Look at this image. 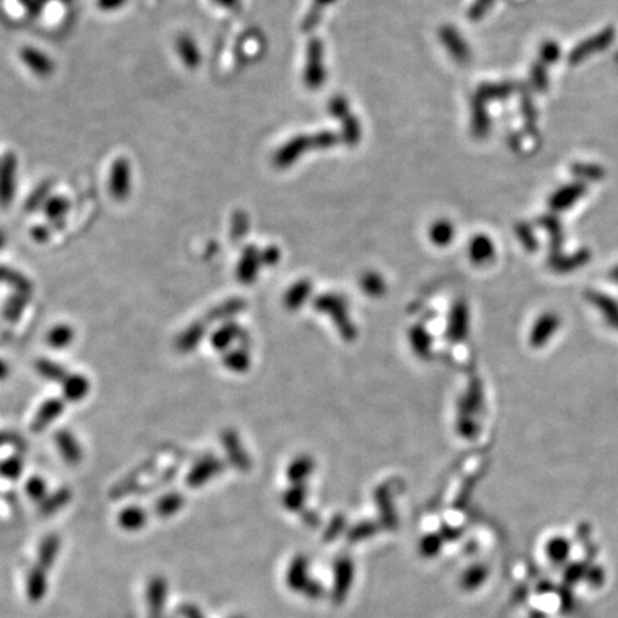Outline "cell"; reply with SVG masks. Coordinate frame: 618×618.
I'll return each mask as SVG.
<instances>
[{"label":"cell","instance_id":"7402d4cb","mask_svg":"<svg viewBox=\"0 0 618 618\" xmlns=\"http://www.w3.org/2000/svg\"><path fill=\"white\" fill-rule=\"evenodd\" d=\"M491 251H493V246H491L487 238H477L471 245V255L476 261H484L489 258Z\"/></svg>","mask_w":618,"mask_h":618},{"label":"cell","instance_id":"e575fe53","mask_svg":"<svg viewBox=\"0 0 618 618\" xmlns=\"http://www.w3.org/2000/svg\"><path fill=\"white\" fill-rule=\"evenodd\" d=\"M232 618H244V617H232Z\"/></svg>","mask_w":618,"mask_h":618},{"label":"cell","instance_id":"8fae6325","mask_svg":"<svg viewBox=\"0 0 618 618\" xmlns=\"http://www.w3.org/2000/svg\"><path fill=\"white\" fill-rule=\"evenodd\" d=\"M440 39L457 61L464 62L467 59L468 47L456 29H452L451 26H444L440 30Z\"/></svg>","mask_w":618,"mask_h":618},{"label":"cell","instance_id":"2e32d148","mask_svg":"<svg viewBox=\"0 0 618 618\" xmlns=\"http://www.w3.org/2000/svg\"><path fill=\"white\" fill-rule=\"evenodd\" d=\"M59 551V540L56 537H49L39 550V558H38V566L46 571H49V568L53 566L54 558H56Z\"/></svg>","mask_w":618,"mask_h":618},{"label":"cell","instance_id":"e0dca14e","mask_svg":"<svg viewBox=\"0 0 618 618\" xmlns=\"http://www.w3.org/2000/svg\"><path fill=\"white\" fill-rule=\"evenodd\" d=\"M454 236V228L448 221H438L434 222L429 229V238L432 244L438 246H445L452 241Z\"/></svg>","mask_w":618,"mask_h":618},{"label":"cell","instance_id":"9c48e42d","mask_svg":"<svg viewBox=\"0 0 618 618\" xmlns=\"http://www.w3.org/2000/svg\"><path fill=\"white\" fill-rule=\"evenodd\" d=\"M308 571H309L308 558L305 555H297L292 561H290L286 571L285 579L288 588L295 593H302L305 586L308 584V581L311 579Z\"/></svg>","mask_w":618,"mask_h":618},{"label":"cell","instance_id":"30bf717a","mask_svg":"<svg viewBox=\"0 0 618 618\" xmlns=\"http://www.w3.org/2000/svg\"><path fill=\"white\" fill-rule=\"evenodd\" d=\"M176 52L188 69H196L202 62V54L195 39L189 34H180L176 39Z\"/></svg>","mask_w":618,"mask_h":618},{"label":"cell","instance_id":"836d02e7","mask_svg":"<svg viewBox=\"0 0 618 618\" xmlns=\"http://www.w3.org/2000/svg\"><path fill=\"white\" fill-rule=\"evenodd\" d=\"M2 244H3V235L0 233V245H2Z\"/></svg>","mask_w":618,"mask_h":618},{"label":"cell","instance_id":"f546056e","mask_svg":"<svg viewBox=\"0 0 618 618\" xmlns=\"http://www.w3.org/2000/svg\"><path fill=\"white\" fill-rule=\"evenodd\" d=\"M33 236L38 241H46L49 236V231H47V228H43V226H36V228H33Z\"/></svg>","mask_w":618,"mask_h":618},{"label":"cell","instance_id":"ba28073f","mask_svg":"<svg viewBox=\"0 0 618 618\" xmlns=\"http://www.w3.org/2000/svg\"><path fill=\"white\" fill-rule=\"evenodd\" d=\"M168 598V583L163 577H153L147 590V599L151 618H160Z\"/></svg>","mask_w":618,"mask_h":618},{"label":"cell","instance_id":"4316f807","mask_svg":"<svg viewBox=\"0 0 618 618\" xmlns=\"http://www.w3.org/2000/svg\"><path fill=\"white\" fill-rule=\"evenodd\" d=\"M179 505H180V501L178 498H175V497H171V498H168L167 501H163L159 505V513L163 514V515L172 514V513H175L178 510Z\"/></svg>","mask_w":618,"mask_h":618},{"label":"cell","instance_id":"d4e9b609","mask_svg":"<svg viewBox=\"0 0 618 618\" xmlns=\"http://www.w3.org/2000/svg\"><path fill=\"white\" fill-rule=\"evenodd\" d=\"M19 2L23 5V8L28 10L29 16L32 17H39L42 14L43 10V5L39 2V0H19Z\"/></svg>","mask_w":618,"mask_h":618},{"label":"cell","instance_id":"4fadbf2b","mask_svg":"<svg viewBox=\"0 0 618 618\" xmlns=\"http://www.w3.org/2000/svg\"><path fill=\"white\" fill-rule=\"evenodd\" d=\"M332 3H335V0H314L311 8H309V10L306 12V14L302 19V23H301L302 32L309 33V32L315 30L322 21L325 9L331 6Z\"/></svg>","mask_w":618,"mask_h":618},{"label":"cell","instance_id":"7a4b0ae2","mask_svg":"<svg viewBox=\"0 0 618 618\" xmlns=\"http://www.w3.org/2000/svg\"><path fill=\"white\" fill-rule=\"evenodd\" d=\"M328 114L338 119L342 125L341 129V142L347 147H356L362 139V128L359 119L351 112V106L348 99L343 95H335L328 100Z\"/></svg>","mask_w":618,"mask_h":618},{"label":"cell","instance_id":"44dd1931","mask_svg":"<svg viewBox=\"0 0 618 618\" xmlns=\"http://www.w3.org/2000/svg\"><path fill=\"white\" fill-rule=\"evenodd\" d=\"M443 548V540L440 535L429 534L425 535L420 542V554L425 558H434L438 555Z\"/></svg>","mask_w":618,"mask_h":618},{"label":"cell","instance_id":"f1b7e54d","mask_svg":"<svg viewBox=\"0 0 618 618\" xmlns=\"http://www.w3.org/2000/svg\"><path fill=\"white\" fill-rule=\"evenodd\" d=\"M179 614H180L182 617H184V618H205L204 614L201 612V610H199V608H198L196 606H193V604L180 606Z\"/></svg>","mask_w":618,"mask_h":618},{"label":"cell","instance_id":"5b68a950","mask_svg":"<svg viewBox=\"0 0 618 618\" xmlns=\"http://www.w3.org/2000/svg\"><path fill=\"white\" fill-rule=\"evenodd\" d=\"M131 163L128 159L118 158L111 167L109 173V192L116 201L128 199L132 189Z\"/></svg>","mask_w":618,"mask_h":618},{"label":"cell","instance_id":"5bb4252c","mask_svg":"<svg viewBox=\"0 0 618 618\" xmlns=\"http://www.w3.org/2000/svg\"><path fill=\"white\" fill-rule=\"evenodd\" d=\"M488 577V568L482 564H476L465 570L461 577V586L467 591H474L480 588Z\"/></svg>","mask_w":618,"mask_h":618},{"label":"cell","instance_id":"7c38bea8","mask_svg":"<svg viewBox=\"0 0 618 618\" xmlns=\"http://www.w3.org/2000/svg\"><path fill=\"white\" fill-rule=\"evenodd\" d=\"M28 597L30 601L39 603L47 591V571L36 566L28 575Z\"/></svg>","mask_w":618,"mask_h":618},{"label":"cell","instance_id":"52a82bcc","mask_svg":"<svg viewBox=\"0 0 618 618\" xmlns=\"http://www.w3.org/2000/svg\"><path fill=\"white\" fill-rule=\"evenodd\" d=\"M21 59L34 75L41 78L50 76L54 70V63L47 54L32 46H25L21 49Z\"/></svg>","mask_w":618,"mask_h":618},{"label":"cell","instance_id":"cb8c5ba5","mask_svg":"<svg viewBox=\"0 0 618 618\" xmlns=\"http://www.w3.org/2000/svg\"><path fill=\"white\" fill-rule=\"evenodd\" d=\"M372 533H374V526H372V525H370V524H367V525H359L358 529H354V530L350 533L348 540H350L351 542H356V541H359V540H363V538L370 537Z\"/></svg>","mask_w":618,"mask_h":618},{"label":"cell","instance_id":"ac0fdd59","mask_svg":"<svg viewBox=\"0 0 618 618\" xmlns=\"http://www.w3.org/2000/svg\"><path fill=\"white\" fill-rule=\"evenodd\" d=\"M53 188V182L52 180H45L42 184L36 188L30 196L28 198L26 201V211L32 212L36 211L39 206H42L43 204H46V201L49 199V195L52 192Z\"/></svg>","mask_w":618,"mask_h":618},{"label":"cell","instance_id":"277c9868","mask_svg":"<svg viewBox=\"0 0 618 618\" xmlns=\"http://www.w3.org/2000/svg\"><path fill=\"white\" fill-rule=\"evenodd\" d=\"M355 575V567L351 558L342 557L338 558L334 564V586L331 591V599L337 604L341 606L345 603V599L348 597V593L354 583Z\"/></svg>","mask_w":618,"mask_h":618},{"label":"cell","instance_id":"4dcf8cb0","mask_svg":"<svg viewBox=\"0 0 618 618\" xmlns=\"http://www.w3.org/2000/svg\"><path fill=\"white\" fill-rule=\"evenodd\" d=\"M213 2L220 3L221 6H225V8H233V6H236V3H238V0H213Z\"/></svg>","mask_w":618,"mask_h":618},{"label":"cell","instance_id":"603a6c76","mask_svg":"<svg viewBox=\"0 0 618 618\" xmlns=\"http://www.w3.org/2000/svg\"><path fill=\"white\" fill-rule=\"evenodd\" d=\"M302 593H303L305 597L309 598V599H319V598H322L323 594H325V587L322 586V583H319L318 579L311 578V579L308 581V584L305 586V588H303Z\"/></svg>","mask_w":618,"mask_h":618},{"label":"cell","instance_id":"d6a6232c","mask_svg":"<svg viewBox=\"0 0 618 618\" xmlns=\"http://www.w3.org/2000/svg\"><path fill=\"white\" fill-rule=\"evenodd\" d=\"M39 2H41V3L43 5V6H45V5H47V3L50 2V0H39Z\"/></svg>","mask_w":618,"mask_h":618},{"label":"cell","instance_id":"83f0119b","mask_svg":"<svg viewBox=\"0 0 618 618\" xmlns=\"http://www.w3.org/2000/svg\"><path fill=\"white\" fill-rule=\"evenodd\" d=\"M126 2H128V0H98L96 5L103 12H112L126 5Z\"/></svg>","mask_w":618,"mask_h":618},{"label":"cell","instance_id":"484cf974","mask_svg":"<svg viewBox=\"0 0 618 618\" xmlns=\"http://www.w3.org/2000/svg\"><path fill=\"white\" fill-rule=\"evenodd\" d=\"M587 579H588V583H590L593 587H599V586H601V584L604 583L606 575H604V573H603L601 568L595 567V568H591V570L587 573Z\"/></svg>","mask_w":618,"mask_h":618},{"label":"cell","instance_id":"9a60e30c","mask_svg":"<svg viewBox=\"0 0 618 618\" xmlns=\"http://www.w3.org/2000/svg\"><path fill=\"white\" fill-rule=\"evenodd\" d=\"M545 551H547V555L553 562H555V564H562V562L567 561L570 555V544L562 537H555L547 542Z\"/></svg>","mask_w":618,"mask_h":618},{"label":"cell","instance_id":"8992f818","mask_svg":"<svg viewBox=\"0 0 618 618\" xmlns=\"http://www.w3.org/2000/svg\"><path fill=\"white\" fill-rule=\"evenodd\" d=\"M17 158L13 152H8L0 159V206L8 208L16 193Z\"/></svg>","mask_w":618,"mask_h":618},{"label":"cell","instance_id":"1f68e13d","mask_svg":"<svg viewBox=\"0 0 618 618\" xmlns=\"http://www.w3.org/2000/svg\"><path fill=\"white\" fill-rule=\"evenodd\" d=\"M59 2H62L63 5H72L74 3V0H59Z\"/></svg>","mask_w":618,"mask_h":618},{"label":"cell","instance_id":"6da1fadb","mask_svg":"<svg viewBox=\"0 0 618 618\" xmlns=\"http://www.w3.org/2000/svg\"><path fill=\"white\" fill-rule=\"evenodd\" d=\"M341 142L338 134L332 131H319L311 135H297L286 140L272 156V165L278 169H286L311 151H328Z\"/></svg>","mask_w":618,"mask_h":618},{"label":"cell","instance_id":"3957f363","mask_svg":"<svg viewBox=\"0 0 618 618\" xmlns=\"http://www.w3.org/2000/svg\"><path fill=\"white\" fill-rule=\"evenodd\" d=\"M302 82L311 90L321 89L326 82L325 47L319 38H311L306 45Z\"/></svg>","mask_w":618,"mask_h":618},{"label":"cell","instance_id":"d6986e66","mask_svg":"<svg viewBox=\"0 0 618 618\" xmlns=\"http://www.w3.org/2000/svg\"><path fill=\"white\" fill-rule=\"evenodd\" d=\"M70 204L66 198L63 196H53L49 198L45 204V213L47 215L49 220L58 221L65 213L69 211Z\"/></svg>","mask_w":618,"mask_h":618},{"label":"cell","instance_id":"ffe728a7","mask_svg":"<svg viewBox=\"0 0 618 618\" xmlns=\"http://www.w3.org/2000/svg\"><path fill=\"white\" fill-rule=\"evenodd\" d=\"M120 525L126 530H139L145 524V514L142 510H136V508H131V510H125L120 514Z\"/></svg>","mask_w":618,"mask_h":618}]
</instances>
